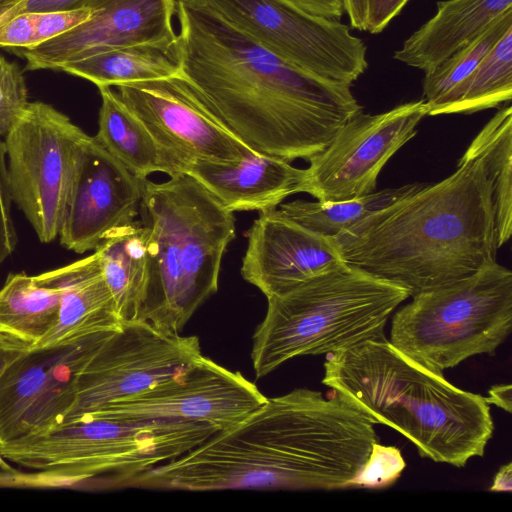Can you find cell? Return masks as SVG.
Listing matches in <instances>:
<instances>
[{
  "label": "cell",
  "instance_id": "6da1fadb",
  "mask_svg": "<svg viewBox=\"0 0 512 512\" xmlns=\"http://www.w3.org/2000/svg\"><path fill=\"white\" fill-rule=\"evenodd\" d=\"M374 423L333 391L296 388L267 398L238 424L109 489L208 492L351 488L378 437Z\"/></svg>",
  "mask_w": 512,
  "mask_h": 512
},
{
  "label": "cell",
  "instance_id": "7a4b0ae2",
  "mask_svg": "<svg viewBox=\"0 0 512 512\" xmlns=\"http://www.w3.org/2000/svg\"><path fill=\"white\" fill-rule=\"evenodd\" d=\"M183 76L250 149L309 160L363 110L352 85L309 75L196 0H176Z\"/></svg>",
  "mask_w": 512,
  "mask_h": 512
},
{
  "label": "cell",
  "instance_id": "3957f363",
  "mask_svg": "<svg viewBox=\"0 0 512 512\" xmlns=\"http://www.w3.org/2000/svg\"><path fill=\"white\" fill-rule=\"evenodd\" d=\"M492 193L483 158L467 149L449 177L426 183L334 238L348 265L413 297L497 262Z\"/></svg>",
  "mask_w": 512,
  "mask_h": 512
},
{
  "label": "cell",
  "instance_id": "277c9868",
  "mask_svg": "<svg viewBox=\"0 0 512 512\" xmlns=\"http://www.w3.org/2000/svg\"><path fill=\"white\" fill-rule=\"evenodd\" d=\"M322 383L437 463L464 467L484 455L494 432L484 396L451 384L385 336L327 354Z\"/></svg>",
  "mask_w": 512,
  "mask_h": 512
},
{
  "label": "cell",
  "instance_id": "5b68a950",
  "mask_svg": "<svg viewBox=\"0 0 512 512\" xmlns=\"http://www.w3.org/2000/svg\"><path fill=\"white\" fill-rule=\"evenodd\" d=\"M148 268L140 320L181 333L218 289L222 257L236 236L233 212L188 175L142 180Z\"/></svg>",
  "mask_w": 512,
  "mask_h": 512
},
{
  "label": "cell",
  "instance_id": "8992f818",
  "mask_svg": "<svg viewBox=\"0 0 512 512\" xmlns=\"http://www.w3.org/2000/svg\"><path fill=\"white\" fill-rule=\"evenodd\" d=\"M218 430L176 419L81 415L47 431L0 443L10 463L36 472L42 489L103 488L173 460Z\"/></svg>",
  "mask_w": 512,
  "mask_h": 512
},
{
  "label": "cell",
  "instance_id": "52a82bcc",
  "mask_svg": "<svg viewBox=\"0 0 512 512\" xmlns=\"http://www.w3.org/2000/svg\"><path fill=\"white\" fill-rule=\"evenodd\" d=\"M409 297L404 288L348 264L268 297L252 337L256 378L295 357L327 355L385 336L387 321Z\"/></svg>",
  "mask_w": 512,
  "mask_h": 512
},
{
  "label": "cell",
  "instance_id": "ba28073f",
  "mask_svg": "<svg viewBox=\"0 0 512 512\" xmlns=\"http://www.w3.org/2000/svg\"><path fill=\"white\" fill-rule=\"evenodd\" d=\"M411 298L393 313L389 341L437 373L495 354L512 331V272L497 262Z\"/></svg>",
  "mask_w": 512,
  "mask_h": 512
},
{
  "label": "cell",
  "instance_id": "9c48e42d",
  "mask_svg": "<svg viewBox=\"0 0 512 512\" xmlns=\"http://www.w3.org/2000/svg\"><path fill=\"white\" fill-rule=\"evenodd\" d=\"M13 202L38 239L58 237L84 151L92 137L44 102H29L4 136Z\"/></svg>",
  "mask_w": 512,
  "mask_h": 512
},
{
  "label": "cell",
  "instance_id": "30bf717a",
  "mask_svg": "<svg viewBox=\"0 0 512 512\" xmlns=\"http://www.w3.org/2000/svg\"><path fill=\"white\" fill-rule=\"evenodd\" d=\"M293 67L320 79L353 83L368 68L367 47L340 20L280 0H196Z\"/></svg>",
  "mask_w": 512,
  "mask_h": 512
},
{
  "label": "cell",
  "instance_id": "8fae6325",
  "mask_svg": "<svg viewBox=\"0 0 512 512\" xmlns=\"http://www.w3.org/2000/svg\"><path fill=\"white\" fill-rule=\"evenodd\" d=\"M202 357L197 336L165 331L143 320L123 323L78 375L65 421L180 379Z\"/></svg>",
  "mask_w": 512,
  "mask_h": 512
},
{
  "label": "cell",
  "instance_id": "7c38bea8",
  "mask_svg": "<svg viewBox=\"0 0 512 512\" xmlns=\"http://www.w3.org/2000/svg\"><path fill=\"white\" fill-rule=\"evenodd\" d=\"M424 99L393 109L350 118L306 168L303 192L322 202L349 200L372 193L388 160L416 133L427 116Z\"/></svg>",
  "mask_w": 512,
  "mask_h": 512
},
{
  "label": "cell",
  "instance_id": "4fadbf2b",
  "mask_svg": "<svg viewBox=\"0 0 512 512\" xmlns=\"http://www.w3.org/2000/svg\"><path fill=\"white\" fill-rule=\"evenodd\" d=\"M116 331L14 357L0 375V443L63 423L75 401L78 375Z\"/></svg>",
  "mask_w": 512,
  "mask_h": 512
},
{
  "label": "cell",
  "instance_id": "5bb4252c",
  "mask_svg": "<svg viewBox=\"0 0 512 512\" xmlns=\"http://www.w3.org/2000/svg\"><path fill=\"white\" fill-rule=\"evenodd\" d=\"M157 143L187 161L235 163L256 151L236 137L182 73L116 86Z\"/></svg>",
  "mask_w": 512,
  "mask_h": 512
},
{
  "label": "cell",
  "instance_id": "9a60e30c",
  "mask_svg": "<svg viewBox=\"0 0 512 512\" xmlns=\"http://www.w3.org/2000/svg\"><path fill=\"white\" fill-rule=\"evenodd\" d=\"M266 399L240 372L231 371L203 355L184 377L83 415L109 419L185 420L208 424L222 431L238 424Z\"/></svg>",
  "mask_w": 512,
  "mask_h": 512
},
{
  "label": "cell",
  "instance_id": "2e32d148",
  "mask_svg": "<svg viewBox=\"0 0 512 512\" xmlns=\"http://www.w3.org/2000/svg\"><path fill=\"white\" fill-rule=\"evenodd\" d=\"M80 7L94 9L89 20L32 49H10L26 60L25 70L59 71L110 49L177 38L176 0H84Z\"/></svg>",
  "mask_w": 512,
  "mask_h": 512
},
{
  "label": "cell",
  "instance_id": "e0dca14e",
  "mask_svg": "<svg viewBox=\"0 0 512 512\" xmlns=\"http://www.w3.org/2000/svg\"><path fill=\"white\" fill-rule=\"evenodd\" d=\"M142 180L108 153L94 137L87 145L58 237L68 250H95L117 228L135 220Z\"/></svg>",
  "mask_w": 512,
  "mask_h": 512
},
{
  "label": "cell",
  "instance_id": "ac0fdd59",
  "mask_svg": "<svg viewBox=\"0 0 512 512\" xmlns=\"http://www.w3.org/2000/svg\"><path fill=\"white\" fill-rule=\"evenodd\" d=\"M335 238L285 217L260 212L248 231L241 275L266 298L345 267Z\"/></svg>",
  "mask_w": 512,
  "mask_h": 512
},
{
  "label": "cell",
  "instance_id": "d6986e66",
  "mask_svg": "<svg viewBox=\"0 0 512 512\" xmlns=\"http://www.w3.org/2000/svg\"><path fill=\"white\" fill-rule=\"evenodd\" d=\"M230 212L278 208L288 196L303 192L306 169L281 158L255 152L235 163L194 159L182 169Z\"/></svg>",
  "mask_w": 512,
  "mask_h": 512
},
{
  "label": "cell",
  "instance_id": "ffe728a7",
  "mask_svg": "<svg viewBox=\"0 0 512 512\" xmlns=\"http://www.w3.org/2000/svg\"><path fill=\"white\" fill-rule=\"evenodd\" d=\"M39 275L58 288L60 305L54 326L31 350L66 346L98 333L122 328L123 323L95 252Z\"/></svg>",
  "mask_w": 512,
  "mask_h": 512
},
{
  "label": "cell",
  "instance_id": "44dd1931",
  "mask_svg": "<svg viewBox=\"0 0 512 512\" xmlns=\"http://www.w3.org/2000/svg\"><path fill=\"white\" fill-rule=\"evenodd\" d=\"M509 9L512 0L438 1L436 13L403 42L393 59L429 71L475 39Z\"/></svg>",
  "mask_w": 512,
  "mask_h": 512
},
{
  "label": "cell",
  "instance_id": "7402d4cb",
  "mask_svg": "<svg viewBox=\"0 0 512 512\" xmlns=\"http://www.w3.org/2000/svg\"><path fill=\"white\" fill-rule=\"evenodd\" d=\"M98 89L101 107L96 141L140 180L155 172L183 175L184 163L157 143L117 92L110 86Z\"/></svg>",
  "mask_w": 512,
  "mask_h": 512
},
{
  "label": "cell",
  "instance_id": "603a6c76",
  "mask_svg": "<svg viewBox=\"0 0 512 512\" xmlns=\"http://www.w3.org/2000/svg\"><path fill=\"white\" fill-rule=\"evenodd\" d=\"M60 291L40 275L10 274L0 289V346L30 351L54 326Z\"/></svg>",
  "mask_w": 512,
  "mask_h": 512
},
{
  "label": "cell",
  "instance_id": "cb8c5ba5",
  "mask_svg": "<svg viewBox=\"0 0 512 512\" xmlns=\"http://www.w3.org/2000/svg\"><path fill=\"white\" fill-rule=\"evenodd\" d=\"M122 323L140 320L148 268V229L142 221L112 231L94 250Z\"/></svg>",
  "mask_w": 512,
  "mask_h": 512
},
{
  "label": "cell",
  "instance_id": "d4e9b609",
  "mask_svg": "<svg viewBox=\"0 0 512 512\" xmlns=\"http://www.w3.org/2000/svg\"><path fill=\"white\" fill-rule=\"evenodd\" d=\"M178 37L110 49L65 64L59 71L97 87L167 78L181 73Z\"/></svg>",
  "mask_w": 512,
  "mask_h": 512
},
{
  "label": "cell",
  "instance_id": "484cf974",
  "mask_svg": "<svg viewBox=\"0 0 512 512\" xmlns=\"http://www.w3.org/2000/svg\"><path fill=\"white\" fill-rule=\"evenodd\" d=\"M512 98V28L482 59L477 68L442 102L428 112L472 114Z\"/></svg>",
  "mask_w": 512,
  "mask_h": 512
},
{
  "label": "cell",
  "instance_id": "4316f807",
  "mask_svg": "<svg viewBox=\"0 0 512 512\" xmlns=\"http://www.w3.org/2000/svg\"><path fill=\"white\" fill-rule=\"evenodd\" d=\"M479 154L492 183V198L499 248L512 231V107L508 104L476 135L467 148Z\"/></svg>",
  "mask_w": 512,
  "mask_h": 512
},
{
  "label": "cell",
  "instance_id": "83f0119b",
  "mask_svg": "<svg viewBox=\"0 0 512 512\" xmlns=\"http://www.w3.org/2000/svg\"><path fill=\"white\" fill-rule=\"evenodd\" d=\"M426 183H410L373 191L367 195L334 202H310L297 199L280 204L285 217L321 234L335 237L354 223L395 201L421 189Z\"/></svg>",
  "mask_w": 512,
  "mask_h": 512
},
{
  "label": "cell",
  "instance_id": "f1b7e54d",
  "mask_svg": "<svg viewBox=\"0 0 512 512\" xmlns=\"http://www.w3.org/2000/svg\"><path fill=\"white\" fill-rule=\"evenodd\" d=\"M511 28L512 9H509L475 39L433 69L424 72L423 99L427 104L428 112L442 102L477 68L482 59Z\"/></svg>",
  "mask_w": 512,
  "mask_h": 512
},
{
  "label": "cell",
  "instance_id": "f546056e",
  "mask_svg": "<svg viewBox=\"0 0 512 512\" xmlns=\"http://www.w3.org/2000/svg\"><path fill=\"white\" fill-rule=\"evenodd\" d=\"M405 467V460L398 448L376 442L351 488H386L400 478Z\"/></svg>",
  "mask_w": 512,
  "mask_h": 512
},
{
  "label": "cell",
  "instance_id": "4dcf8cb0",
  "mask_svg": "<svg viewBox=\"0 0 512 512\" xmlns=\"http://www.w3.org/2000/svg\"><path fill=\"white\" fill-rule=\"evenodd\" d=\"M20 67L0 54V136H5L28 104Z\"/></svg>",
  "mask_w": 512,
  "mask_h": 512
},
{
  "label": "cell",
  "instance_id": "1f68e13d",
  "mask_svg": "<svg viewBox=\"0 0 512 512\" xmlns=\"http://www.w3.org/2000/svg\"><path fill=\"white\" fill-rule=\"evenodd\" d=\"M93 13L94 9L88 7L35 12L37 46L74 29Z\"/></svg>",
  "mask_w": 512,
  "mask_h": 512
},
{
  "label": "cell",
  "instance_id": "d6a6232c",
  "mask_svg": "<svg viewBox=\"0 0 512 512\" xmlns=\"http://www.w3.org/2000/svg\"><path fill=\"white\" fill-rule=\"evenodd\" d=\"M12 202L5 146L4 142L0 140V265L11 255L17 243V235L11 217Z\"/></svg>",
  "mask_w": 512,
  "mask_h": 512
},
{
  "label": "cell",
  "instance_id": "836d02e7",
  "mask_svg": "<svg viewBox=\"0 0 512 512\" xmlns=\"http://www.w3.org/2000/svg\"><path fill=\"white\" fill-rule=\"evenodd\" d=\"M36 46L35 13L18 14L0 26V47L32 49Z\"/></svg>",
  "mask_w": 512,
  "mask_h": 512
},
{
  "label": "cell",
  "instance_id": "e575fe53",
  "mask_svg": "<svg viewBox=\"0 0 512 512\" xmlns=\"http://www.w3.org/2000/svg\"><path fill=\"white\" fill-rule=\"evenodd\" d=\"M84 0H3L0 1V26L12 17L28 12L79 8Z\"/></svg>",
  "mask_w": 512,
  "mask_h": 512
},
{
  "label": "cell",
  "instance_id": "d590c367",
  "mask_svg": "<svg viewBox=\"0 0 512 512\" xmlns=\"http://www.w3.org/2000/svg\"><path fill=\"white\" fill-rule=\"evenodd\" d=\"M409 0H365V31L381 33L403 10Z\"/></svg>",
  "mask_w": 512,
  "mask_h": 512
},
{
  "label": "cell",
  "instance_id": "8d00e7d4",
  "mask_svg": "<svg viewBox=\"0 0 512 512\" xmlns=\"http://www.w3.org/2000/svg\"><path fill=\"white\" fill-rule=\"evenodd\" d=\"M0 488H40V485L35 472L14 468L0 453Z\"/></svg>",
  "mask_w": 512,
  "mask_h": 512
},
{
  "label": "cell",
  "instance_id": "74e56055",
  "mask_svg": "<svg viewBox=\"0 0 512 512\" xmlns=\"http://www.w3.org/2000/svg\"><path fill=\"white\" fill-rule=\"evenodd\" d=\"M306 13L340 20L344 13L343 0H280Z\"/></svg>",
  "mask_w": 512,
  "mask_h": 512
},
{
  "label": "cell",
  "instance_id": "f35d334b",
  "mask_svg": "<svg viewBox=\"0 0 512 512\" xmlns=\"http://www.w3.org/2000/svg\"><path fill=\"white\" fill-rule=\"evenodd\" d=\"M343 7L344 12L348 16L350 27L360 31H365V0H343Z\"/></svg>",
  "mask_w": 512,
  "mask_h": 512
},
{
  "label": "cell",
  "instance_id": "ab89813d",
  "mask_svg": "<svg viewBox=\"0 0 512 512\" xmlns=\"http://www.w3.org/2000/svg\"><path fill=\"white\" fill-rule=\"evenodd\" d=\"M489 405L494 404L508 413L511 412V385L501 384L494 385L488 391V396L485 397Z\"/></svg>",
  "mask_w": 512,
  "mask_h": 512
},
{
  "label": "cell",
  "instance_id": "60d3db41",
  "mask_svg": "<svg viewBox=\"0 0 512 512\" xmlns=\"http://www.w3.org/2000/svg\"><path fill=\"white\" fill-rule=\"evenodd\" d=\"M512 489V463L509 462L500 467L494 477L490 491H507Z\"/></svg>",
  "mask_w": 512,
  "mask_h": 512
},
{
  "label": "cell",
  "instance_id": "b9f144b4",
  "mask_svg": "<svg viewBox=\"0 0 512 512\" xmlns=\"http://www.w3.org/2000/svg\"><path fill=\"white\" fill-rule=\"evenodd\" d=\"M21 352H14L0 346V375L8 363Z\"/></svg>",
  "mask_w": 512,
  "mask_h": 512
},
{
  "label": "cell",
  "instance_id": "7bdbcfd3",
  "mask_svg": "<svg viewBox=\"0 0 512 512\" xmlns=\"http://www.w3.org/2000/svg\"><path fill=\"white\" fill-rule=\"evenodd\" d=\"M0 1H3V0H0Z\"/></svg>",
  "mask_w": 512,
  "mask_h": 512
}]
</instances>
